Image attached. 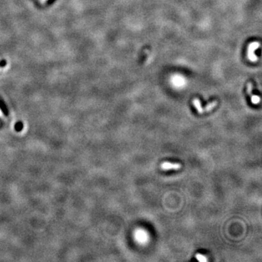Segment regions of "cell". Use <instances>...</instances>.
<instances>
[{"label": "cell", "instance_id": "obj_1", "mask_svg": "<svg viewBox=\"0 0 262 262\" xmlns=\"http://www.w3.org/2000/svg\"><path fill=\"white\" fill-rule=\"evenodd\" d=\"M161 169L163 170H178L182 168V165L179 163H170V162H164L160 165Z\"/></svg>", "mask_w": 262, "mask_h": 262}, {"label": "cell", "instance_id": "obj_7", "mask_svg": "<svg viewBox=\"0 0 262 262\" xmlns=\"http://www.w3.org/2000/svg\"><path fill=\"white\" fill-rule=\"evenodd\" d=\"M6 65H7V61H6L2 60L0 61V67H5Z\"/></svg>", "mask_w": 262, "mask_h": 262}, {"label": "cell", "instance_id": "obj_6", "mask_svg": "<svg viewBox=\"0 0 262 262\" xmlns=\"http://www.w3.org/2000/svg\"><path fill=\"white\" fill-rule=\"evenodd\" d=\"M251 101H252L253 103H259L260 102V97L258 96V95H253L252 98H251Z\"/></svg>", "mask_w": 262, "mask_h": 262}, {"label": "cell", "instance_id": "obj_2", "mask_svg": "<svg viewBox=\"0 0 262 262\" xmlns=\"http://www.w3.org/2000/svg\"><path fill=\"white\" fill-rule=\"evenodd\" d=\"M260 46V44L258 42H253L249 46L248 48V57L249 59L253 61H255L257 60V56H255L254 54V50L257 49Z\"/></svg>", "mask_w": 262, "mask_h": 262}, {"label": "cell", "instance_id": "obj_8", "mask_svg": "<svg viewBox=\"0 0 262 262\" xmlns=\"http://www.w3.org/2000/svg\"><path fill=\"white\" fill-rule=\"evenodd\" d=\"M251 91H252V85H251V84H249L248 87V93L249 95L251 94Z\"/></svg>", "mask_w": 262, "mask_h": 262}, {"label": "cell", "instance_id": "obj_4", "mask_svg": "<svg viewBox=\"0 0 262 262\" xmlns=\"http://www.w3.org/2000/svg\"><path fill=\"white\" fill-rule=\"evenodd\" d=\"M216 105H217V102L214 101V102H212V103L208 104V105L205 106V108H204V110H205V112H210V111H211L213 108H214L215 107H216Z\"/></svg>", "mask_w": 262, "mask_h": 262}, {"label": "cell", "instance_id": "obj_5", "mask_svg": "<svg viewBox=\"0 0 262 262\" xmlns=\"http://www.w3.org/2000/svg\"><path fill=\"white\" fill-rule=\"evenodd\" d=\"M196 259H197L198 261L200 262H206L208 261L207 258H206L205 255L200 254V253H197V254H196Z\"/></svg>", "mask_w": 262, "mask_h": 262}, {"label": "cell", "instance_id": "obj_3", "mask_svg": "<svg viewBox=\"0 0 262 262\" xmlns=\"http://www.w3.org/2000/svg\"><path fill=\"white\" fill-rule=\"evenodd\" d=\"M193 103H194V105H195V108H197V112L199 113V114H203V113L205 112V111H204V108L202 107L201 103H200V101L197 99L194 100Z\"/></svg>", "mask_w": 262, "mask_h": 262}]
</instances>
